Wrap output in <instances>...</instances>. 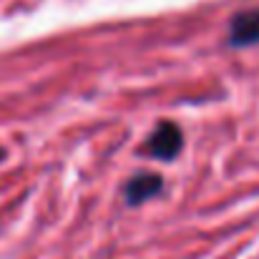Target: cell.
Masks as SVG:
<instances>
[{"instance_id": "2", "label": "cell", "mask_w": 259, "mask_h": 259, "mask_svg": "<svg viewBox=\"0 0 259 259\" xmlns=\"http://www.w3.org/2000/svg\"><path fill=\"white\" fill-rule=\"evenodd\" d=\"M227 46H232V48L259 46V8L239 10V13L229 20Z\"/></svg>"}, {"instance_id": "4", "label": "cell", "mask_w": 259, "mask_h": 259, "mask_svg": "<svg viewBox=\"0 0 259 259\" xmlns=\"http://www.w3.org/2000/svg\"><path fill=\"white\" fill-rule=\"evenodd\" d=\"M3 156H5V154H3V151H0V159H3Z\"/></svg>"}, {"instance_id": "1", "label": "cell", "mask_w": 259, "mask_h": 259, "mask_svg": "<svg viewBox=\"0 0 259 259\" xmlns=\"http://www.w3.org/2000/svg\"><path fill=\"white\" fill-rule=\"evenodd\" d=\"M146 154L159 159V161H174L179 154H181V146H184V134L181 128L174 123V121H161L146 139L144 144Z\"/></svg>"}, {"instance_id": "3", "label": "cell", "mask_w": 259, "mask_h": 259, "mask_svg": "<svg viewBox=\"0 0 259 259\" xmlns=\"http://www.w3.org/2000/svg\"><path fill=\"white\" fill-rule=\"evenodd\" d=\"M161 189H164V179H161V174L139 171L126 181V186H123V199H126L128 206H141L144 201L159 196Z\"/></svg>"}]
</instances>
